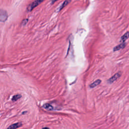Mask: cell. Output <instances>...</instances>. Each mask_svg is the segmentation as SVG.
I'll list each match as a JSON object with an SVG mask.
<instances>
[{
  "instance_id": "obj_7",
  "label": "cell",
  "mask_w": 129,
  "mask_h": 129,
  "mask_svg": "<svg viewBox=\"0 0 129 129\" xmlns=\"http://www.w3.org/2000/svg\"><path fill=\"white\" fill-rule=\"evenodd\" d=\"M101 82V80H100V79H98V80H96L95 81H94L93 83H91V84L90 85L89 87H90V88H94V87H95L96 86H98Z\"/></svg>"
},
{
  "instance_id": "obj_4",
  "label": "cell",
  "mask_w": 129,
  "mask_h": 129,
  "mask_svg": "<svg viewBox=\"0 0 129 129\" xmlns=\"http://www.w3.org/2000/svg\"><path fill=\"white\" fill-rule=\"evenodd\" d=\"M7 17H8V16H7V14L6 12L3 10H1V16H0L1 21L2 22H5L7 20Z\"/></svg>"
},
{
  "instance_id": "obj_12",
  "label": "cell",
  "mask_w": 129,
  "mask_h": 129,
  "mask_svg": "<svg viewBox=\"0 0 129 129\" xmlns=\"http://www.w3.org/2000/svg\"><path fill=\"white\" fill-rule=\"evenodd\" d=\"M58 0H51V4H53L54 3H55L56 1H57Z\"/></svg>"
},
{
  "instance_id": "obj_8",
  "label": "cell",
  "mask_w": 129,
  "mask_h": 129,
  "mask_svg": "<svg viewBox=\"0 0 129 129\" xmlns=\"http://www.w3.org/2000/svg\"><path fill=\"white\" fill-rule=\"evenodd\" d=\"M71 2V0H66L63 2V3L59 6L58 11H60L61 10H62L64 7H66L67 5H68Z\"/></svg>"
},
{
  "instance_id": "obj_2",
  "label": "cell",
  "mask_w": 129,
  "mask_h": 129,
  "mask_svg": "<svg viewBox=\"0 0 129 129\" xmlns=\"http://www.w3.org/2000/svg\"><path fill=\"white\" fill-rule=\"evenodd\" d=\"M121 72L120 71L118 72L116 74H115L114 75H113L111 78H110L107 80V83L109 84H112L114 82H115L116 80H117L121 76Z\"/></svg>"
},
{
  "instance_id": "obj_1",
  "label": "cell",
  "mask_w": 129,
  "mask_h": 129,
  "mask_svg": "<svg viewBox=\"0 0 129 129\" xmlns=\"http://www.w3.org/2000/svg\"><path fill=\"white\" fill-rule=\"evenodd\" d=\"M44 0H35L33 2H32L27 8V11L28 12H31L33 10L35 7L38 6L39 4H40Z\"/></svg>"
},
{
  "instance_id": "obj_10",
  "label": "cell",
  "mask_w": 129,
  "mask_h": 129,
  "mask_svg": "<svg viewBox=\"0 0 129 129\" xmlns=\"http://www.w3.org/2000/svg\"><path fill=\"white\" fill-rule=\"evenodd\" d=\"M21 97V95H20V94H16V95H14L13 96V98H12V100L13 101H16L17 100H18L19 99H20Z\"/></svg>"
},
{
  "instance_id": "obj_6",
  "label": "cell",
  "mask_w": 129,
  "mask_h": 129,
  "mask_svg": "<svg viewBox=\"0 0 129 129\" xmlns=\"http://www.w3.org/2000/svg\"><path fill=\"white\" fill-rule=\"evenodd\" d=\"M22 125V124L21 122H17L14 124H13L12 125H11L10 126H9L8 127V129H15L17 128H18L20 126H21Z\"/></svg>"
},
{
  "instance_id": "obj_11",
  "label": "cell",
  "mask_w": 129,
  "mask_h": 129,
  "mask_svg": "<svg viewBox=\"0 0 129 129\" xmlns=\"http://www.w3.org/2000/svg\"><path fill=\"white\" fill-rule=\"evenodd\" d=\"M28 21V19H25V20H24L23 21L22 23V25H26V24L27 23Z\"/></svg>"
},
{
  "instance_id": "obj_3",
  "label": "cell",
  "mask_w": 129,
  "mask_h": 129,
  "mask_svg": "<svg viewBox=\"0 0 129 129\" xmlns=\"http://www.w3.org/2000/svg\"><path fill=\"white\" fill-rule=\"evenodd\" d=\"M126 45V43L125 42H121L119 44L117 45V46H115L113 49V51L114 52L115 51H118L119 50H120L121 49H123L124 48Z\"/></svg>"
},
{
  "instance_id": "obj_9",
  "label": "cell",
  "mask_w": 129,
  "mask_h": 129,
  "mask_svg": "<svg viewBox=\"0 0 129 129\" xmlns=\"http://www.w3.org/2000/svg\"><path fill=\"white\" fill-rule=\"evenodd\" d=\"M43 107H44V108H45L46 109L48 110H52L53 108V107L52 105H51L49 104H47V103L45 104Z\"/></svg>"
},
{
  "instance_id": "obj_5",
  "label": "cell",
  "mask_w": 129,
  "mask_h": 129,
  "mask_svg": "<svg viewBox=\"0 0 129 129\" xmlns=\"http://www.w3.org/2000/svg\"><path fill=\"white\" fill-rule=\"evenodd\" d=\"M129 38V31L126 32L120 38V42H124Z\"/></svg>"
}]
</instances>
